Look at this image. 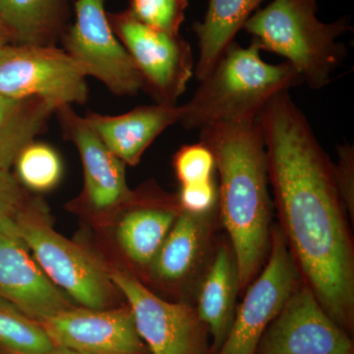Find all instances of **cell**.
Returning a JSON list of instances; mask_svg holds the SVG:
<instances>
[{"label":"cell","mask_w":354,"mask_h":354,"mask_svg":"<svg viewBox=\"0 0 354 354\" xmlns=\"http://www.w3.org/2000/svg\"><path fill=\"white\" fill-rule=\"evenodd\" d=\"M257 120L278 225L302 281L328 315L353 334L354 243L334 162L288 91L274 95Z\"/></svg>","instance_id":"cell-1"},{"label":"cell","mask_w":354,"mask_h":354,"mask_svg":"<svg viewBox=\"0 0 354 354\" xmlns=\"http://www.w3.org/2000/svg\"><path fill=\"white\" fill-rule=\"evenodd\" d=\"M215 158L218 218L239 266L241 291L258 276L270 253L272 204L267 157L257 118L218 123L200 130Z\"/></svg>","instance_id":"cell-2"},{"label":"cell","mask_w":354,"mask_h":354,"mask_svg":"<svg viewBox=\"0 0 354 354\" xmlns=\"http://www.w3.org/2000/svg\"><path fill=\"white\" fill-rule=\"evenodd\" d=\"M256 43L243 48L232 43L192 99L183 104L179 121L186 129L201 130L218 123L255 120L274 95L302 83L288 62L262 59Z\"/></svg>","instance_id":"cell-3"},{"label":"cell","mask_w":354,"mask_h":354,"mask_svg":"<svg viewBox=\"0 0 354 354\" xmlns=\"http://www.w3.org/2000/svg\"><path fill=\"white\" fill-rule=\"evenodd\" d=\"M316 12L317 0H272L251 15L243 29L260 50L285 57L302 83L320 90L346 57V46L337 39L351 27L346 20L324 23Z\"/></svg>","instance_id":"cell-4"},{"label":"cell","mask_w":354,"mask_h":354,"mask_svg":"<svg viewBox=\"0 0 354 354\" xmlns=\"http://www.w3.org/2000/svg\"><path fill=\"white\" fill-rule=\"evenodd\" d=\"M16 227L48 279L86 308L104 309L113 291L104 265L53 230L44 203L32 200L14 216Z\"/></svg>","instance_id":"cell-5"},{"label":"cell","mask_w":354,"mask_h":354,"mask_svg":"<svg viewBox=\"0 0 354 354\" xmlns=\"http://www.w3.org/2000/svg\"><path fill=\"white\" fill-rule=\"evenodd\" d=\"M85 72L57 46L9 44L0 50V95L37 97L57 109L84 104L88 88Z\"/></svg>","instance_id":"cell-6"},{"label":"cell","mask_w":354,"mask_h":354,"mask_svg":"<svg viewBox=\"0 0 354 354\" xmlns=\"http://www.w3.org/2000/svg\"><path fill=\"white\" fill-rule=\"evenodd\" d=\"M109 23L129 53L157 104L177 106L194 74L192 50L180 35L158 31L133 18L127 10L108 12Z\"/></svg>","instance_id":"cell-7"},{"label":"cell","mask_w":354,"mask_h":354,"mask_svg":"<svg viewBox=\"0 0 354 354\" xmlns=\"http://www.w3.org/2000/svg\"><path fill=\"white\" fill-rule=\"evenodd\" d=\"M302 283L283 232L272 225L268 259L236 307L227 339L215 354H255L266 329Z\"/></svg>","instance_id":"cell-8"},{"label":"cell","mask_w":354,"mask_h":354,"mask_svg":"<svg viewBox=\"0 0 354 354\" xmlns=\"http://www.w3.org/2000/svg\"><path fill=\"white\" fill-rule=\"evenodd\" d=\"M74 12L75 21L60 43L86 76L101 81L120 97L144 91L138 70L109 23L104 0H75Z\"/></svg>","instance_id":"cell-9"},{"label":"cell","mask_w":354,"mask_h":354,"mask_svg":"<svg viewBox=\"0 0 354 354\" xmlns=\"http://www.w3.org/2000/svg\"><path fill=\"white\" fill-rule=\"evenodd\" d=\"M109 276L127 298L137 332L153 354H201L206 326L196 309L165 301L130 272L116 270Z\"/></svg>","instance_id":"cell-10"},{"label":"cell","mask_w":354,"mask_h":354,"mask_svg":"<svg viewBox=\"0 0 354 354\" xmlns=\"http://www.w3.org/2000/svg\"><path fill=\"white\" fill-rule=\"evenodd\" d=\"M255 354H354V346L302 281L266 329Z\"/></svg>","instance_id":"cell-11"},{"label":"cell","mask_w":354,"mask_h":354,"mask_svg":"<svg viewBox=\"0 0 354 354\" xmlns=\"http://www.w3.org/2000/svg\"><path fill=\"white\" fill-rule=\"evenodd\" d=\"M30 252L14 218L0 223V297L39 322L72 305Z\"/></svg>","instance_id":"cell-12"},{"label":"cell","mask_w":354,"mask_h":354,"mask_svg":"<svg viewBox=\"0 0 354 354\" xmlns=\"http://www.w3.org/2000/svg\"><path fill=\"white\" fill-rule=\"evenodd\" d=\"M55 346L85 354H142L130 308H71L39 322Z\"/></svg>","instance_id":"cell-13"},{"label":"cell","mask_w":354,"mask_h":354,"mask_svg":"<svg viewBox=\"0 0 354 354\" xmlns=\"http://www.w3.org/2000/svg\"><path fill=\"white\" fill-rule=\"evenodd\" d=\"M65 138L80 153L85 177L84 198L91 208L106 211L130 203L134 193L128 187L125 165L104 145L72 106L55 109Z\"/></svg>","instance_id":"cell-14"},{"label":"cell","mask_w":354,"mask_h":354,"mask_svg":"<svg viewBox=\"0 0 354 354\" xmlns=\"http://www.w3.org/2000/svg\"><path fill=\"white\" fill-rule=\"evenodd\" d=\"M183 106L157 104L135 108L120 115L88 111V127L125 165L139 164L151 144L174 123L179 122Z\"/></svg>","instance_id":"cell-15"},{"label":"cell","mask_w":354,"mask_h":354,"mask_svg":"<svg viewBox=\"0 0 354 354\" xmlns=\"http://www.w3.org/2000/svg\"><path fill=\"white\" fill-rule=\"evenodd\" d=\"M218 209L193 215L180 209L151 267L157 278L169 283L184 281L201 270L211 249Z\"/></svg>","instance_id":"cell-16"},{"label":"cell","mask_w":354,"mask_h":354,"mask_svg":"<svg viewBox=\"0 0 354 354\" xmlns=\"http://www.w3.org/2000/svg\"><path fill=\"white\" fill-rule=\"evenodd\" d=\"M241 292L239 266L230 242L216 248L198 291L196 311L213 337L212 351L216 353L227 339Z\"/></svg>","instance_id":"cell-17"},{"label":"cell","mask_w":354,"mask_h":354,"mask_svg":"<svg viewBox=\"0 0 354 354\" xmlns=\"http://www.w3.org/2000/svg\"><path fill=\"white\" fill-rule=\"evenodd\" d=\"M70 0H0V26L11 44L57 46L66 31Z\"/></svg>","instance_id":"cell-18"},{"label":"cell","mask_w":354,"mask_h":354,"mask_svg":"<svg viewBox=\"0 0 354 354\" xmlns=\"http://www.w3.org/2000/svg\"><path fill=\"white\" fill-rule=\"evenodd\" d=\"M264 0H209L203 22L193 25L199 46L194 74L197 80L208 76L239 30Z\"/></svg>","instance_id":"cell-19"},{"label":"cell","mask_w":354,"mask_h":354,"mask_svg":"<svg viewBox=\"0 0 354 354\" xmlns=\"http://www.w3.org/2000/svg\"><path fill=\"white\" fill-rule=\"evenodd\" d=\"M55 106L37 97L0 95V169L9 171L23 150L44 131Z\"/></svg>","instance_id":"cell-20"},{"label":"cell","mask_w":354,"mask_h":354,"mask_svg":"<svg viewBox=\"0 0 354 354\" xmlns=\"http://www.w3.org/2000/svg\"><path fill=\"white\" fill-rule=\"evenodd\" d=\"M180 207H140L123 216L118 237L128 257L150 265L176 221Z\"/></svg>","instance_id":"cell-21"},{"label":"cell","mask_w":354,"mask_h":354,"mask_svg":"<svg viewBox=\"0 0 354 354\" xmlns=\"http://www.w3.org/2000/svg\"><path fill=\"white\" fill-rule=\"evenodd\" d=\"M53 346L38 321L0 297V348L11 354H46Z\"/></svg>","instance_id":"cell-22"},{"label":"cell","mask_w":354,"mask_h":354,"mask_svg":"<svg viewBox=\"0 0 354 354\" xmlns=\"http://www.w3.org/2000/svg\"><path fill=\"white\" fill-rule=\"evenodd\" d=\"M14 165L17 179L32 190L43 192L53 189L62 178V160L48 144L32 142L19 153Z\"/></svg>","instance_id":"cell-23"},{"label":"cell","mask_w":354,"mask_h":354,"mask_svg":"<svg viewBox=\"0 0 354 354\" xmlns=\"http://www.w3.org/2000/svg\"><path fill=\"white\" fill-rule=\"evenodd\" d=\"M189 0H129L127 10L135 19L158 31L179 34Z\"/></svg>","instance_id":"cell-24"},{"label":"cell","mask_w":354,"mask_h":354,"mask_svg":"<svg viewBox=\"0 0 354 354\" xmlns=\"http://www.w3.org/2000/svg\"><path fill=\"white\" fill-rule=\"evenodd\" d=\"M174 167L181 185H188L213 179L216 162L209 147L200 141L181 147L174 156Z\"/></svg>","instance_id":"cell-25"},{"label":"cell","mask_w":354,"mask_h":354,"mask_svg":"<svg viewBox=\"0 0 354 354\" xmlns=\"http://www.w3.org/2000/svg\"><path fill=\"white\" fill-rule=\"evenodd\" d=\"M218 187L215 178L205 183L181 185L177 197L179 207L193 215H203L218 209Z\"/></svg>","instance_id":"cell-26"},{"label":"cell","mask_w":354,"mask_h":354,"mask_svg":"<svg viewBox=\"0 0 354 354\" xmlns=\"http://www.w3.org/2000/svg\"><path fill=\"white\" fill-rule=\"evenodd\" d=\"M337 190L351 221H354V149L346 143L337 147V162L334 164Z\"/></svg>","instance_id":"cell-27"},{"label":"cell","mask_w":354,"mask_h":354,"mask_svg":"<svg viewBox=\"0 0 354 354\" xmlns=\"http://www.w3.org/2000/svg\"><path fill=\"white\" fill-rule=\"evenodd\" d=\"M24 204V191L17 177L0 169V223L13 218Z\"/></svg>","instance_id":"cell-28"},{"label":"cell","mask_w":354,"mask_h":354,"mask_svg":"<svg viewBox=\"0 0 354 354\" xmlns=\"http://www.w3.org/2000/svg\"><path fill=\"white\" fill-rule=\"evenodd\" d=\"M46 354H85L82 353H78V351H73V349H70L67 348H64V346H55L53 349H50L48 353Z\"/></svg>","instance_id":"cell-29"},{"label":"cell","mask_w":354,"mask_h":354,"mask_svg":"<svg viewBox=\"0 0 354 354\" xmlns=\"http://www.w3.org/2000/svg\"><path fill=\"white\" fill-rule=\"evenodd\" d=\"M9 44H11L10 37L8 32L0 26V50Z\"/></svg>","instance_id":"cell-30"}]
</instances>
